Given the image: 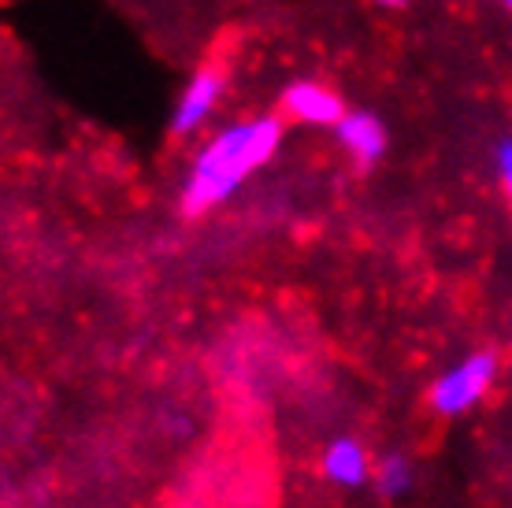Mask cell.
I'll return each mask as SVG.
<instances>
[{
    "instance_id": "2",
    "label": "cell",
    "mask_w": 512,
    "mask_h": 508,
    "mask_svg": "<svg viewBox=\"0 0 512 508\" xmlns=\"http://www.w3.org/2000/svg\"><path fill=\"white\" fill-rule=\"evenodd\" d=\"M494 375H498V356L487 349L468 353L461 364H453L446 375H438V382L431 386V408L438 416H464L468 408H475L490 394Z\"/></svg>"
},
{
    "instance_id": "3",
    "label": "cell",
    "mask_w": 512,
    "mask_h": 508,
    "mask_svg": "<svg viewBox=\"0 0 512 508\" xmlns=\"http://www.w3.org/2000/svg\"><path fill=\"white\" fill-rule=\"evenodd\" d=\"M282 108L290 119L308 127H338V119L346 115L342 97L323 82H290L282 89Z\"/></svg>"
},
{
    "instance_id": "6",
    "label": "cell",
    "mask_w": 512,
    "mask_h": 508,
    "mask_svg": "<svg viewBox=\"0 0 512 508\" xmlns=\"http://www.w3.org/2000/svg\"><path fill=\"white\" fill-rule=\"evenodd\" d=\"M320 468L327 475V483L342 486V490H357V486L372 479V457H368V449L357 438H334L323 449Z\"/></svg>"
},
{
    "instance_id": "7",
    "label": "cell",
    "mask_w": 512,
    "mask_h": 508,
    "mask_svg": "<svg viewBox=\"0 0 512 508\" xmlns=\"http://www.w3.org/2000/svg\"><path fill=\"white\" fill-rule=\"evenodd\" d=\"M409 483H412V471H409V464H405V457L386 453V457L375 464V486H379V494L397 497L409 490Z\"/></svg>"
},
{
    "instance_id": "8",
    "label": "cell",
    "mask_w": 512,
    "mask_h": 508,
    "mask_svg": "<svg viewBox=\"0 0 512 508\" xmlns=\"http://www.w3.org/2000/svg\"><path fill=\"white\" fill-rule=\"evenodd\" d=\"M494 164H498V178H501V190L512 201V138H501L498 149H494Z\"/></svg>"
},
{
    "instance_id": "5",
    "label": "cell",
    "mask_w": 512,
    "mask_h": 508,
    "mask_svg": "<svg viewBox=\"0 0 512 508\" xmlns=\"http://www.w3.org/2000/svg\"><path fill=\"white\" fill-rule=\"evenodd\" d=\"M334 134H338V145H342V149H346L360 167H372L375 160H383L386 127H383V119H379V115L360 112V108L357 112H346L342 119H338Z\"/></svg>"
},
{
    "instance_id": "4",
    "label": "cell",
    "mask_w": 512,
    "mask_h": 508,
    "mask_svg": "<svg viewBox=\"0 0 512 508\" xmlns=\"http://www.w3.org/2000/svg\"><path fill=\"white\" fill-rule=\"evenodd\" d=\"M223 86L227 82H223L219 71H197L190 78V86L182 89L175 112H171V134L186 138V134H193V130L201 127L208 115H212V108L219 104V97H223Z\"/></svg>"
},
{
    "instance_id": "9",
    "label": "cell",
    "mask_w": 512,
    "mask_h": 508,
    "mask_svg": "<svg viewBox=\"0 0 512 508\" xmlns=\"http://www.w3.org/2000/svg\"><path fill=\"white\" fill-rule=\"evenodd\" d=\"M375 4H379V8H386V12H401L409 0H375Z\"/></svg>"
},
{
    "instance_id": "1",
    "label": "cell",
    "mask_w": 512,
    "mask_h": 508,
    "mask_svg": "<svg viewBox=\"0 0 512 508\" xmlns=\"http://www.w3.org/2000/svg\"><path fill=\"white\" fill-rule=\"evenodd\" d=\"M279 141L282 123L275 115H256V119L223 127L193 160L186 186H182V212L205 216L223 201H231L242 190L245 178L279 153Z\"/></svg>"
},
{
    "instance_id": "10",
    "label": "cell",
    "mask_w": 512,
    "mask_h": 508,
    "mask_svg": "<svg viewBox=\"0 0 512 508\" xmlns=\"http://www.w3.org/2000/svg\"><path fill=\"white\" fill-rule=\"evenodd\" d=\"M501 4H509V8H512V0H501Z\"/></svg>"
}]
</instances>
